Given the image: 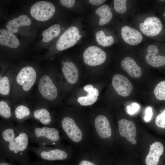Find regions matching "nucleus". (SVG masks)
<instances>
[{
	"label": "nucleus",
	"mask_w": 165,
	"mask_h": 165,
	"mask_svg": "<svg viewBox=\"0 0 165 165\" xmlns=\"http://www.w3.org/2000/svg\"><path fill=\"white\" fill-rule=\"evenodd\" d=\"M0 156L21 165L29 162L28 135L22 124L16 125L3 120L0 123Z\"/></svg>",
	"instance_id": "obj_1"
},
{
	"label": "nucleus",
	"mask_w": 165,
	"mask_h": 165,
	"mask_svg": "<svg viewBox=\"0 0 165 165\" xmlns=\"http://www.w3.org/2000/svg\"><path fill=\"white\" fill-rule=\"evenodd\" d=\"M27 133L31 141L39 145H56L60 139L58 130L54 127L40 126L37 123L33 124L21 123Z\"/></svg>",
	"instance_id": "obj_2"
},
{
	"label": "nucleus",
	"mask_w": 165,
	"mask_h": 165,
	"mask_svg": "<svg viewBox=\"0 0 165 165\" xmlns=\"http://www.w3.org/2000/svg\"><path fill=\"white\" fill-rule=\"evenodd\" d=\"M37 78L35 69L32 67L27 66L22 68L16 75L15 88L19 92L26 94L28 92L35 84Z\"/></svg>",
	"instance_id": "obj_3"
},
{
	"label": "nucleus",
	"mask_w": 165,
	"mask_h": 165,
	"mask_svg": "<svg viewBox=\"0 0 165 165\" xmlns=\"http://www.w3.org/2000/svg\"><path fill=\"white\" fill-rule=\"evenodd\" d=\"M28 151L33 152L39 159L45 161L52 162L64 160L68 157V154L65 151L47 146L29 147Z\"/></svg>",
	"instance_id": "obj_4"
},
{
	"label": "nucleus",
	"mask_w": 165,
	"mask_h": 165,
	"mask_svg": "<svg viewBox=\"0 0 165 165\" xmlns=\"http://www.w3.org/2000/svg\"><path fill=\"white\" fill-rule=\"evenodd\" d=\"M38 88L41 96L46 100L43 105L48 107V102L54 100L57 97L58 92L56 86L51 77L45 74L40 78Z\"/></svg>",
	"instance_id": "obj_5"
},
{
	"label": "nucleus",
	"mask_w": 165,
	"mask_h": 165,
	"mask_svg": "<svg viewBox=\"0 0 165 165\" xmlns=\"http://www.w3.org/2000/svg\"><path fill=\"white\" fill-rule=\"evenodd\" d=\"M55 11V7L51 3L47 1H40L31 7L30 13L31 16L36 20L44 21L51 18Z\"/></svg>",
	"instance_id": "obj_6"
},
{
	"label": "nucleus",
	"mask_w": 165,
	"mask_h": 165,
	"mask_svg": "<svg viewBox=\"0 0 165 165\" xmlns=\"http://www.w3.org/2000/svg\"><path fill=\"white\" fill-rule=\"evenodd\" d=\"M79 29L75 26L68 28L57 40L56 44L57 49L62 51L74 46L80 39L79 38Z\"/></svg>",
	"instance_id": "obj_7"
},
{
	"label": "nucleus",
	"mask_w": 165,
	"mask_h": 165,
	"mask_svg": "<svg viewBox=\"0 0 165 165\" xmlns=\"http://www.w3.org/2000/svg\"><path fill=\"white\" fill-rule=\"evenodd\" d=\"M106 57L105 52L96 46H91L87 48L83 55L84 63L90 66L102 64L105 61Z\"/></svg>",
	"instance_id": "obj_8"
},
{
	"label": "nucleus",
	"mask_w": 165,
	"mask_h": 165,
	"mask_svg": "<svg viewBox=\"0 0 165 165\" xmlns=\"http://www.w3.org/2000/svg\"><path fill=\"white\" fill-rule=\"evenodd\" d=\"M61 125L63 130L72 141L76 142L81 141L82 136V131L72 119L68 116L63 118Z\"/></svg>",
	"instance_id": "obj_9"
},
{
	"label": "nucleus",
	"mask_w": 165,
	"mask_h": 165,
	"mask_svg": "<svg viewBox=\"0 0 165 165\" xmlns=\"http://www.w3.org/2000/svg\"><path fill=\"white\" fill-rule=\"evenodd\" d=\"M163 25L160 20L155 16L149 17L143 23L139 24V28L145 35L153 37L158 35L161 31Z\"/></svg>",
	"instance_id": "obj_10"
},
{
	"label": "nucleus",
	"mask_w": 165,
	"mask_h": 165,
	"mask_svg": "<svg viewBox=\"0 0 165 165\" xmlns=\"http://www.w3.org/2000/svg\"><path fill=\"white\" fill-rule=\"evenodd\" d=\"M112 84L117 94L123 97L129 96L133 90L131 82L127 77L122 75H115L112 79Z\"/></svg>",
	"instance_id": "obj_11"
},
{
	"label": "nucleus",
	"mask_w": 165,
	"mask_h": 165,
	"mask_svg": "<svg viewBox=\"0 0 165 165\" xmlns=\"http://www.w3.org/2000/svg\"><path fill=\"white\" fill-rule=\"evenodd\" d=\"M44 126L53 127V120L48 107L37 105L32 109L31 118Z\"/></svg>",
	"instance_id": "obj_12"
},
{
	"label": "nucleus",
	"mask_w": 165,
	"mask_h": 165,
	"mask_svg": "<svg viewBox=\"0 0 165 165\" xmlns=\"http://www.w3.org/2000/svg\"><path fill=\"white\" fill-rule=\"evenodd\" d=\"M164 150V146L161 142L156 141L152 143L145 159L146 165H158Z\"/></svg>",
	"instance_id": "obj_13"
},
{
	"label": "nucleus",
	"mask_w": 165,
	"mask_h": 165,
	"mask_svg": "<svg viewBox=\"0 0 165 165\" xmlns=\"http://www.w3.org/2000/svg\"><path fill=\"white\" fill-rule=\"evenodd\" d=\"M121 35L124 41L131 45H137L143 39L142 35L138 31L128 26L122 27Z\"/></svg>",
	"instance_id": "obj_14"
},
{
	"label": "nucleus",
	"mask_w": 165,
	"mask_h": 165,
	"mask_svg": "<svg viewBox=\"0 0 165 165\" xmlns=\"http://www.w3.org/2000/svg\"><path fill=\"white\" fill-rule=\"evenodd\" d=\"M147 54L145 57L148 64L154 67H162L165 65V57L158 54L159 50L156 46L149 45L147 49Z\"/></svg>",
	"instance_id": "obj_15"
},
{
	"label": "nucleus",
	"mask_w": 165,
	"mask_h": 165,
	"mask_svg": "<svg viewBox=\"0 0 165 165\" xmlns=\"http://www.w3.org/2000/svg\"><path fill=\"white\" fill-rule=\"evenodd\" d=\"M120 135L125 138L129 141L135 138L136 135V128L134 123L126 119H122L118 122Z\"/></svg>",
	"instance_id": "obj_16"
},
{
	"label": "nucleus",
	"mask_w": 165,
	"mask_h": 165,
	"mask_svg": "<svg viewBox=\"0 0 165 165\" xmlns=\"http://www.w3.org/2000/svg\"><path fill=\"white\" fill-rule=\"evenodd\" d=\"M94 125L100 137L105 138L110 137L112 131L109 121L105 116L102 115L97 116L95 119Z\"/></svg>",
	"instance_id": "obj_17"
},
{
	"label": "nucleus",
	"mask_w": 165,
	"mask_h": 165,
	"mask_svg": "<svg viewBox=\"0 0 165 165\" xmlns=\"http://www.w3.org/2000/svg\"><path fill=\"white\" fill-rule=\"evenodd\" d=\"M32 109L27 104H20L14 107L13 112V119L18 124L22 123L31 118Z\"/></svg>",
	"instance_id": "obj_18"
},
{
	"label": "nucleus",
	"mask_w": 165,
	"mask_h": 165,
	"mask_svg": "<svg viewBox=\"0 0 165 165\" xmlns=\"http://www.w3.org/2000/svg\"><path fill=\"white\" fill-rule=\"evenodd\" d=\"M121 65L122 68L132 77L137 78L141 75V68L130 57H127L124 58L121 61Z\"/></svg>",
	"instance_id": "obj_19"
},
{
	"label": "nucleus",
	"mask_w": 165,
	"mask_h": 165,
	"mask_svg": "<svg viewBox=\"0 0 165 165\" xmlns=\"http://www.w3.org/2000/svg\"><path fill=\"white\" fill-rule=\"evenodd\" d=\"M62 72L65 78L68 82L74 84L78 81L79 72L75 65L70 61L65 62L63 64Z\"/></svg>",
	"instance_id": "obj_20"
},
{
	"label": "nucleus",
	"mask_w": 165,
	"mask_h": 165,
	"mask_svg": "<svg viewBox=\"0 0 165 165\" xmlns=\"http://www.w3.org/2000/svg\"><path fill=\"white\" fill-rule=\"evenodd\" d=\"M84 90L88 94L84 96L79 97L77 101L83 106H88L93 104L97 100L99 95V92L97 89L94 88L90 84L87 85L83 87Z\"/></svg>",
	"instance_id": "obj_21"
},
{
	"label": "nucleus",
	"mask_w": 165,
	"mask_h": 165,
	"mask_svg": "<svg viewBox=\"0 0 165 165\" xmlns=\"http://www.w3.org/2000/svg\"><path fill=\"white\" fill-rule=\"evenodd\" d=\"M31 21L27 16L22 15L18 18L9 21L6 26L7 30L11 33H16L20 27L22 25L28 26L31 24Z\"/></svg>",
	"instance_id": "obj_22"
},
{
	"label": "nucleus",
	"mask_w": 165,
	"mask_h": 165,
	"mask_svg": "<svg viewBox=\"0 0 165 165\" xmlns=\"http://www.w3.org/2000/svg\"><path fill=\"white\" fill-rule=\"evenodd\" d=\"M0 44L12 48H17L20 44L17 37L4 29L0 30Z\"/></svg>",
	"instance_id": "obj_23"
},
{
	"label": "nucleus",
	"mask_w": 165,
	"mask_h": 165,
	"mask_svg": "<svg viewBox=\"0 0 165 165\" xmlns=\"http://www.w3.org/2000/svg\"><path fill=\"white\" fill-rule=\"evenodd\" d=\"M111 8L107 5H103L96 10V13L99 16L100 19L99 23L100 25H103L108 23L112 17V14L111 11Z\"/></svg>",
	"instance_id": "obj_24"
},
{
	"label": "nucleus",
	"mask_w": 165,
	"mask_h": 165,
	"mask_svg": "<svg viewBox=\"0 0 165 165\" xmlns=\"http://www.w3.org/2000/svg\"><path fill=\"white\" fill-rule=\"evenodd\" d=\"M0 115L1 117L6 122L13 123V111L11 106L6 101L2 100L0 101Z\"/></svg>",
	"instance_id": "obj_25"
},
{
	"label": "nucleus",
	"mask_w": 165,
	"mask_h": 165,
	"mask_svg": "<svg viewBox=\"0 0 165 165\" xmlns=\"http://www.w3.org/2000/svg\"><path fill=\"white\" fill-rule=\"evenodd\" d=\"M60 32V25L58 24H54L43 32L42 41L44 42H49L53 38L58 36Z\"/></svg>",
	"instance_id": "obj_26"
},
{
	"label": "nucleus",
	"mask_w": 165,
	"mask_h": 165,
	"mask_svg": "<svg viewBox=\"0 0 165 165\" xmlns=\"http://www.w3.org/2000/svg\"><path fill=\"white\" fill-rule=\"evenodd\" d=\"M96 39L100 45L104 47L110 46L114 42V39L112 36L105 35L102 31H99L96 33Z\"/></svg>",
	"instance_id": "obj_27"
},
{
	"label": "nucleus",
	"mask_w": 165,
	"mask_h": 165,
	"mask_svg": "<svg viewBox=\"0 0 165 165\" xmlns=\"http://www.w3.org/2000/svg\"><path fill=\"white\" fill-rule=\"evenodd\" d=\"M10 90V85L9 79L6 75L0 78V94L3 96H7L9 94Z\"/></svg>",
	"instance_id": "obj_28"
},
{
	"label": "nucleus",
	"mask_w": 165,
	"mask_h": 165,
	"mask_svg": "<svg viewBox=\"0 0 165 165\" xmlns=\"http://www.w3.org/2000/svg\"><path fill=\"white\" fill-rule=\"evenodd\" d=\"M154 93L158 99L165 100V80L160 82L156 85L154 89Z\"/></svg>",
	"instance_id": "obj_29"
},
{
	"label": "nucleus",
	"mask_w": 165,
	"mask_h": 165,
	"mask_svg": "<svg viewBox=\"0 0 165 165\" xmlns=\"http://www.w3.org/2000/svg\"><path fill=\"white\" fill-rule=\"evenodd\" d=\"M126 0H114V7L116 12L119 14H123L126 11Z\"/></svg>",
	"instance_id": "obj_30"
},
{
	"label": "nucleus",
	"mask_w": 165,
	"mask_h": 165,
	"mask_svg": "<svg viewBox=\"0 0 165 165\" xmlns=\"http://www.w3.org/2000/svg\"><path fill=\"white\" fill-rule=\"evenodd\" d=\"M155 123L157 127L165 128V109L157 116Z\"/></svg>",
	"instance_id": "obj_31"
},
{
	"label": "nucleus",
	"mask_w": 165,
	"mask_h": 165,
	"mask_svg": "<svg viewBox=\"0 0 165 165\" xmlns=\"http://www.w3.org/2000/svg\"><path fill=\"white\" fill-rule=\"evenodd\" d=\"M140 108L139 105L136 102H132L130 105H128L126 107L127 113L132 115L136 113Z\"/></svg>",
	"instance_id": "obj_32"
},
{
	"label": "nucleus",
	"mask_w": 165,
	"mask_h": 165,
	"mask_svg": "<svg viewBox=\"0 0 165 165\" xmlns=\"http://www.w3.org/2000/svg\"><path fill=\"white\" fill-rule=\"evenodd\" d=\"M145 116L144 119L146 122L149 121L151 119L153 115L152 109L150 107L147 108L145 112Z\"/></svg>",
	"instance_id": "obj_33"
},
{
	"label": "nucleus",
	"mask_w": 165,
	"mask_h": 165,
	"mask_svg": "<svg viewBox=\"0 0 165 165\" xmlns=\"http://www.w3.org/2000/svg\"><path fill=\"white\" fill-rule=\"evenodd\" d=\"M60 1L62 5L68 8H71L75 3L74 0H61Z\"/></svg>",
	"instance_id": "obj_34"
},
{
	"label": "nucleus",
	"mask_w": 165,
	"mask_h": 165,
	"mask_svg": "<svg viewBox=\"0 0 165 165\" xmlns=\"http://www.w3.org/2000/svg\"><path fill=\"white\" fill-rule=\"evenodd\" d=\"M25 165H55L52 163V162L41 161L38 162H35L29 163Z\"/></svg>",
	"instance_id": "obj_35"
},
{
	"label": "nucleus",
	"mask_w": 165,
	"mask_h": 165,
	"mask_svg": "<svg viewBox=\"0 0 165 165\" xmlns=\"http://www.w3.org/2000/svg\"><path fill=\"white\" fill-rule=\"evenodd\" d=\"M0 165H15L13 162L8 161L6 159L2 156H0Z\"/></svg>",
	"instance_id": "obj_36"
},
{
	"label": "nucleus",
	"mask_w": 165,
	"mask_h": 165,
	"mask_svg": "<svg viewBox=\"0 0 165 165\" xmlns=\"http://www.w3.org/2000/svg\"><path fill=\"white\" fill-rule=\"evenodd\" d=\"M106 0H90V3L94 5H98L103 3Z\"/></svg>",
	"instance_id": "obj_37"
},
{
	"label": "nucleus",
	"mask_w": 165,
	"mask_h": 165,
	"mask_svg": "<svg viewBox=\"0 0 165 165\" xmlns=\"http://www.w3.org/2000/svg\"><path fill=\"white\" fill-rule=\"evenodd\" d=\"M79 165H95L93 163L87 160L81 161Z\"/></svg>",
	"instance_id": "obj_38"
},
{
	"label": "nucleus",
	"mask_w": 165,
	"mask_h": 165,
	"mask_svg": "<svg viewBox=\"0 0 165 165\" xmlns=\"http://www.w3.org/2000/svg\"><path fill=\"white\" fill-rule=\"evenodd\" d=\"M131 143L133 145H135L136 144L137 141L135 138H133L131 141Z\"/></svg>",
	"instance_id": "obj_39"
},
{
	"label": "nucleus",
	"mask_w": 165,
	"mask_h": 165,
	"mask_svg": "<svg viewBox=\"0 0 165 165\" xmlns=\"http://www.w3.org/2000/svg\"><path fill=\"white\" fill-rule=\"evenodd\" d=\"M163 15H164V17H165V12L164 13Z\"/></svg>",
	"instance_id": "obj_40"
}]
</instances>
